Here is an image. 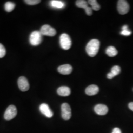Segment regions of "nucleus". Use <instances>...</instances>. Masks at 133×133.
<instances>
[{"instance_id": "nucleus-1", "label": "nucleus", "mask_w": 133, "mask_h": 133, "mask_svg": "<svg viewBox=\"0 0 133 133\" xmlns=\"http://www.w3.org/2000/svg\"><path fill=\"white\" fill-rule=\"evenodd\" d=\"M100 42L97 39H93L88 43L86 51L90 57H94L98 52L100 48Z\"/></svg>"}, {"instance_id": "nucleus-2", "label": "nucleus", "mask_w": 133, "mask_h": 133, "mask_svg": "<svg viewBox=\"0 0 133 133\" xmlns=\"http://www.w3.org/2000/svg\"><path fill=\"white\" fill-rule=\"evenodd\" d=\"M60 44L61 47L64 50H69L71 45L70 37L66 34H62L60 37Z\"/></svg>"}, {"instance_id": "nucleus-3", "label": "nucleus", "mask_w": 133, "mask_h": 133, "mask_svg": "<svg viewBox=\"0 0 133 133\" xmlns=\"http://www.w3.org/2000/svg\"><path fill=\"white\" fill-rule=\"evenodd\" d=\"M29 40L31 44L33 46H37L42 42V35L40 31H34L31 34Z\"/></svg>"}, {"instance_id": "nucleus-4", "label": "nucleus", "mask_w": 133, "mask_h": 133, "mask_svg": "<svg viewBox=\"0 0 133 133\" xmlns=\"http://www.w3.org/2000/svg\"><path fill=\"white\" fill-rule=\"evenodd\" d=\"M17 113V111L15 106L14 105H10L5 111L4 118L8 121L14 118L16 116Z\"/></svg>"}, {"instance_id": "nucleus-5", "label": "nucleus", "mask_w": 133, "mask_h": 133, "mask_svg": "<svg viewBox=\"0 0 133 133\" xmlns=\"http://www.w3.org/2000/svg\"><path fill=\"white\" fill-rule=\"evenodd\" d=\"M61 114L63 119L68 120L71 118V111L70 105L67 103H64L61 105Z\"/></svg>"}, {"instance_id": "nucleus-6", "label": "nucleus", "mask_w": 133, "mask_h": 133, "mask_svg": "<svg viewBox=\"0 0 133 133\" xmlns=\"http://www.w3.org/2000/svg\"><path fill=\"white\" fill-rule=\"evenodd\" d=\"M130 6L127 1L119 0L117 3V10L120 14H125L129 12Z\"/></svg>"}, {"instance_id": "nucleus-7", "label": "nucleus", "mask_w": 133, "mask_h": 133, "mask_svg": "<svg viewBox=\"0 0 133 133\" xmlns=\"http://www.w3.org/2000/svg\"><path fill=\"white\" fill-rule=\"evenodd\" d=\"M40 32L42 35L51 37L54 36L56 34V30L48 25H44L41 28Z\"/></svg>"}, {"instance_id": "nucleus-8", "label": "nucleus", "mask_w": 133, "mask_h": 133, "mask_svg": "<svg viewBox=\"0 0 133 133\" xmlns=\"http://www.w3.org/2000/svg\"><path fill=\"white\" fill-rule=\"evenodd\" d=\"M18 86L21 91L25 92L28 90L30 88L29 83L27 78L24 76H20L18 79Z\"/></svg>"}, {"instance_id": "nucleus-9", "label": "nucleus", "mask_w": 133, "mask_h": 133, "mask_svg": "<svg viewBox=\"0 0 133 133\" xmlns=\"http://www.w3.org/2000/svg\"><path fill=\"white\" fill-rule=\"evenodd\" d=\"M39 110L42 114L48 118H51L53 115V113L50 109L49 106L46 104H42L39 106Z\"/></svg>"}, {"instance_id": "nucleus-10", "label": "nucleus", "mask_w": 133, "mask_h": 133, "mask_svg": "<svg viewBox=\"0 0 133 133\" xmlns=\"http://www.w3.org/2000/svg\"><path fill=\"white\" fill-rule=\"evenodd\" d=\"M95 112L98 115H104L108 112L109 109L107 106L103 104H98L94 107Z\"/></svg>"}, {"instance_id": "nucleus-11", "label": "nucleus", "mask_w": 133, "mask_h": 133, "mask_svg": "<svg viewBox=\"0 0 133 133\" xmlns=\"http://www.w3.org/2000/svg\"><path fill=\"white\" fill-rule=\"evenodd\" d=\"M72 71V68L69 64L63 65L58 68V71L62 75H69Z\"/></svg>"}, {"instance_id": "nucleus-12", "label": "nucleus", "mask_w": 133, "mask_h": 133, "mask_svg": "<svg viewBox=\"0 0 133 133\" xmlns=\"http://www.w3.org/2000/svg\"><path fill=\"white\" fill-rule=\"evenodd\" d=\"M99 91V88L98 86L96 85H90L88 86L85 89V93L89 96H93L97 94Z\"/></svg>"}, {"instance_id": "nucleus-13", "label": "nucleus", "mask_w": 133, "mask_h": 133, "mask_svg": "<svg viewBox=\"0 0 133 133\" xmlns=\"http://www.w3.org/2000/svg\"><path fill=\"white\" fill-rule=\"evenodd\" d=\"M58 94L63 97L68 96L71 94V89L67 86H61L57 89Z\"/></svg>"}, {"instance_id": "nucleus-14", "label": "nucleus", "mask_w": 133, "mask_h": 133, "mask_svg": "<svg viewBox=\"0 0 133 133\" xmlns=\"http://www.w3.org/2000/svg\"><path fill=\"white\" fill-rule=\"evenodd\" d=\"M105 52L109 56L112 57L116 56L117 54L118 51L114 46H110L107 48V49H106Z\"/></svg>"}, {"instance_id": "nucleus-15", "label": "nucleus", "mask_w": 133, "mask_h": 133, "mask_svg": "<svg viewBox=\"0 0 133 133\" xmlns=\"http://www.w3.org/2000/svg\"><path fill=\"white\" fill-rule=\"evenodd\" d=\"M88 3L91 6L92 10L96 11H98L100 9V5L97 3V1L96 0H89L88 1Z\"/></svg>"}, {"instance_id": "nucleus-16", "label": "nucleus", "mask_w": 133, "mask_h": 133, "mask_svg": "<svg viewBox=\"0 0 133 133\" xmlns=\"http://www.w3.org/2000/svg\"><path fill=\"white\" fill-rule=\"evenodd\" d=\"M50 4L52 7L56 8L58 9H61L64 8L65 6V4L61 1H55V0L52 1Z\"/></svg>"}, {"instance_id": "nucleus-17", "label": "nucleus", "mask_w": 133, "mask_h": 133, "mask_svg": "<svg viewBox=\"0 0 133 133\" xmlns=\"http://www.w3.org/2000/svg\"><path fill=\"white\" fill-rule=\"evenodd\" d=\"M15 7V5L12 2H8L5 4V10L6 11H7L8 12H10L12 11L13 10H14Z\"/></svg>"}, {"instance_id": "nucleus-18", "label": "nucleus", "mask_w": 133, "mask_h": 133, "mask_svg": "<svg viewBox=\"0 0 133 133\" xmlns=\"http://www.w3.org/2000/svg\"><path fill=\"white\" fill-rule=\"evenodd\" d=\"M76 6L79 8L84 9L85 10L89 6L88 3L84 0H78L76 2Z\"/></svg>"}, {"instance_id": "nucleus-19", "label": "nucleus", "mask_w": 133, "mask_h": 133, "mask_svg": "<svg viewBox=\"0 0 133 133\" xmlns=\"http://www.w3.org/2000/svg\"><path fill=\"white\" fill-rule=\"evenodd\" d=\"M120 71H121V68L120 66H114L111 69L110 72H111L115 76L119 75Z\"/></svg>"}, {"instance_id": "nucleus-20", "label": "nucleus", "mask_w": 133, "mask_h": 133, "mask_svg": "<svg viewBox=\"0 0 133 133\" xmlns=\"http://www.w3.org/2000/svg\"><path fill=\"white\" fill-rule=\"evenodd\" d=\"M24 2L29 5H36L40 3L41 1L39 0H25Z\"/></svg>"}, {"instance_id": "nucleus-21", "label": "nucleus", "mask_w": 133, "mask_h": 133, "mask_svg": "<svg viewBox=\"0 0 133 133\" xmlns=\"http://www.w3.org/2000/svg\"><path fill=\"white\" fill-rule=\"evenodd\" d=\"M6 53V50L4 46L0 43V58H3L5 56Z\"/></svg>"}, {"instance_id": "nucleus-22", "label": "nucleus", "mask_w": 133, "mask_h": 133, "mask_svg": "<svg viewBox=\"0 0 133 133\" xmlns=\"http://www.w3.org/2000/svg\"><path fill=\"white\" fill-rule=\"evenodd\" d=\"M120 34L125 36H128L131 34V32L129 29L124 30H122V31L120 32Z\"/></svg>"}, {"instance_id": "nucleus-23", "label": "nucleus", "mask_w": 133, "mask_h": 133, "mask_svg": "<svg viewBox=\"0 0 133 133\" xmlns=\"http://www.w3.org/2000/svg\"><path fill=\"white\" fill-rule=\"evenodd\" d=\"M92 10H93L91 8V7H90V6H88L87 9H86L85 10L86 14L88 15H91L92 14V13H93Z\"/></svg>"}, {"instance_id": "nucleus-24", "label": "nucleus", "mask_w": 133, "mask_h": 133, "mask_svg": "<svg viewBox=\"0 0 133 133\" xmlns=\"http://www.w3.org/2000/svg\"><path fill=\"white\" fill-rule=\"evenodd\" d=\"M112 133H121V131L118 128H115L114 129Z\"/></svg>"}, {"instance_id": "nucleus-25", "label": "nucleus", "mask_w": 133, "mask_h": 133, "mask_svg": "<svg viewBox=\"0 0 133 133\" xmlns=\"http://www.w3.org/2000/svg\"><path fill=\"white\" fill-rule=\"evenodd\" d=\"M114 76V75L111 72H109V74H108V75H107L108 78L110 79H112Z\"/></svg>"}, {"instance_id": "nucleus-26", "label": "nucleus", "mask_w": 133, "mask_h": 133, "mask_svg": "<svg viewBox=\"0 0 133 133\" xmlns=\"http://www.w3.org/2000/svg\"><path fill=\"white\" fill-rule=\"evenodd\" d=\"M129 108L131 109V110L133 111V102H131L129 104Z\"/></svg>"}, {"instance_id": "nucleus-27", "label": "nucleus", "mask_w": 133, "mask_h": 133, "mask_svg": "<svg viewBox=\"0 0 133 133\" xmlns=\"http://www.w3.org/2000/svg\"><path fill=\"white\" fill-rule=\"evenodd\" d=\"M128 27L127 25H124L122 27V30H127V29H128Z\"/></svg>"}]
</instances>
